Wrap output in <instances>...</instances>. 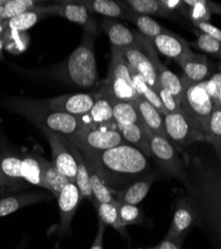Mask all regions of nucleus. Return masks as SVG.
<instances>
[{
	"label": "nucleus",
	"instance_id": "nucleus-42",
	"mask_svg": "<svg viewBox=\"0 0 221 249\" xmlns=\"http://www.w3.org/2000/svg\"><path fill=\"white\" fill-rule=\"evenodd\" d=\"M156 94L159 97L160 101H162V104L164 105L165 109L167 110L168 114L169 113L177 112V111L180 110L179 104L177 103V101L174 98V96L170 91L165 89L162 85L159 84V83H158V85H157Z\"/></svg>",
	"mask_w": 221,
	"mask_h": 249
},
{
	"label": "nucleus",
	"instance_id": "nucleus-16",
	"mask_svg": "<svg viewBox=\"0 0 221 249\" xmlns=\"http://www.w3.org/2000/svg\"><path fill=\"white\" fill-rule=\"evenodd\" d=\"M119 50L122 52L128 63L145 79V81L156 93L158 85L157 76L152 62L147 55L138 48V46Z\"/></svg>",
	"mask_w": 221,
	"mask_h": 249
},
{
	"label": "nucleus",
	"instance_id": "nucleus-34",
	"mask_svg": "<svg viewBox=\"0 0 221 249\" xmlns=\"http://www.w3.org/2000/svg\"><path fill=\"white\" fill-rule=\"evenodd\" d=\"M126 20H129V21L136 24V26L139 29L140 34L144 35L149 40H153V38L163 34L168 30L160 24H158L151 16L137 14L132 12L129 9H127Z\"/></svg>",
	"mask_w": 221,
	"mask_h": 249
},
{
	"label": "nucleus",
	"instance_id": "nucleus-47",
	"mask_svg": "<svg viewBox=\"0 0 221 249\" xmlns=\"http://www.w3.org/2000/svg\"><path fill=\"white\" fill-rule=\"evenodd\" d=\"M105 230H106V224L101 219H99V228L97 231V235H96L94 243L90 249H104L103 248V238H104Z\"/></svg>",
	"mask_w": 221,
	"mask_h": 249
},
{
	"label": "nucleus",
	"instance_id": "nucleus-23",
	"mask_svg": "<svg viewBox=\"0 0 221 249\" xmlns=\"http://www.w3.org/2000/svg\"><path fill=\"white\" fill-rule=\"evenodd\" d=\"M136 103V108L139 116L142 118L145 126L151 130L153 134L166 137L165 120L164 116L160 114L153 106L143 98H138ZM167 138V137H166Z\"/></svg>",
	"mask_w": 221,
	"mask_h": 249
},
{
	"label": "nucleus",
	"instance_id": "nucleus-25",
	"mask_svg": "<svg viewBox=\"0 0 221 249\" xmlns=\"http://www.w3.org/2000/svg\"><path fill=\"white\" fill-rule=\"evenodd\" d=\"M88 121L84 124H107L116 126L113 113V102L104 95L98 92V98L89 114L86 116Z\"/></svg>",
	"mask_w": 221,
	"mask_h": 249
},
{
	"label": "nucleus",
	"instance_id": "nucleus-5",
	"mask_svg": "<svg viewBox=\"0 0 221 249\" xmlns=\"http://www.w3.org/2000/svg\"><path fill=\"white\" fill-rule=\"evenodd\" d=\"M180 81L183 84V93L179 107L193 126L207 140L214 103L207 94L204 82L192 83L185 76L180 78Z\"/></svg>",
	"mask_w": 221,
	"mask_h": 249
},
{
	"label": "nucleus",
	"instance_id": "nucleus-9",
	"mask_svg": "<svg viewBox=\"0 0 221 249\" xmlns=\"http://www.w3.org/2000/svg\"><path fill=\"white\" fill-rule=\"evenodd\" d=\"M164 120L166 137L179 154L194 142H206L204 135L193 126L182 109L177 112L169 113Z\"/></svg>",
	"mask_w": 221,
	"mask_h": 249
},
{
	"label": "nucleus",
	"instance_id": "nucleus-37",
	"mask_svg": "<svg viewBox=\"0 0 221 249\" xmlns=\"http://www.w3.org/2000/svg\"><path fill=\"white\" fill-rule=\"evenodd\" d=\"M46 16L47 15L37 10V5H36L34 10L27 11L14 18L9 19L6 22V25L10 31L22 32L34 26L39 20H41L43 17H46Z\"/></svg>",
	"mask_w": 221,
	"mask_h": 249
},
{
	"label": "nucleus",
	"instance_id": "nucleus-4",
	"mask_svg": "<svg viewBox=\"0 0 221 249\" xmlns=\"http://www.w3.org/2000/svg\"><path fill=\"white\" fill-rule=\"evenodd\" d=\"M96 37L84 32L81 43L71 53L61 68L62 77L78 88L92 89L99 83L94 53Z\"/></svg>",
	"mask_w": 221,
	"mask_h": 249
},
{
	"label": "nucleus",
	"instance_id": "nucleus-29",
	"mask_svg": "<svg viewBox=\"0 0 221 249\" xmlns=\"http://www.w3.org/2000/svg\"><path fill=\"white\" fill-rule=\"evenodd\" d=\"M83 154V153H82ZM84 159L86 160L88 171H89V176H90V182H91V188H92V193L94 196V200H97L99 202H108V203H118L116 197L114 196L113 193L111 190L106 185L105 181L103 178L100 176L98 173L97 169L95 168V165L91 159L84 155Z\"/></svg>",
	"mask_w": 221,
	"mask_h": 249
},
{
	"label": "nucleus",
	"instance_id": "nucleus-38",
	"mask_svg": "<svg viewBox=\"0 0 221 249\" xmlns=\"http://www.w3.org/2000/svg\"><path fill=\"white\" fill-rule=\"evenodd\" d=\"M118 212L119 222L123 227L133 224H140L143 222L142 212L136 205L118 202Z\"/></svg>",
	"mask_w": 221,
	"mask_h": 249
},
{
	"label": "nucleus",
	"instance_id": "nucleus-12",
	"mask_svg": "<svg viewBox=\"0 0 221 249\" xmlns=\"http://www.w3.org/2000/svg\"><path fill=\"white\" fill-rule=\"evenodd\" d=\"M98 98L97 93L68 94L46 101L47 105L57 112H62L76 117H86Z\"/></svg>",
	"mask_w": 221,
	"mask_h": 249
},
{
	"label": "nucleus",
	"instance_id": "nucleus-52",
	"mask_svg": "<svg viewBox=\"0 0 221 249\" xmlns=\"http://www.w3.org/2000/svg\"><path fill=\"white\" fill-rule=\"evenodd\" d=\"M150 249H157V246H155V247H153V248H150Z\"/></svg>",
	"mask_w": 221,
	"mask_h": 249
},
{
	"label": "nucleus",
	"instance_id": "nucleus-41",
	"mask_svg": "<svg viewBox=\"0 0 221 249\" xmlns=\"http://www.w3.org/2000/svg\"><path fill=\"white\" fill-rule=\"evenodd\" d=\"M188 6L187 18L193 23L209 22L211 13L206 7L204 0H184Z\"/></svg>",
	"mask_w": 221,
	"mask_h": 249
},
{
	"label": "nucleus",
	"instance_id": "nucleus-3",
	"mask_svg": "<svg viewBox=\"0 0 221 249\" xmlns=\"http://www.w3.org/2000/svg\"><path fill=\"white\" fill-rule=\"evenodd\" d=\"M14 110L34 123L44 132H52L67 139L82 129L81 118L52 110L46 101L20 99L13 102Z\"/></svg>",
	"mask_w": 221,
	"mask_h": 249
},
{
	"label": "nucleus",
	"instance_id": "nucleus-32",
	"mask_svg": "<svg viewBox=\"0 0 221 249\" xmlns=\"http://www.w3.org/2000/svg\"><path fill=\"white\" fill-rule=\"evenodd\" d=\"M129 70L133 80V84L135 86V89L138 97L148 101L152 106H153L160 114H162L164 117H166L168 115V112L165 109L164 105L162 104V101H160L157 94L145 81V79L140 76L130 64H129Z\"/></svg>",
	"mask_w": 221,
	"mask_h": 249
},
{
	"label": "nucleus",
	"instance_id": "nucleus-13",
	"mask_svg": "<svg viewBox=\"0 0 221 249\" xmlns=\"http://www.w3.org/2000/svg\"><path fill=\"white\" fill-rule=\"evenodd\" d=\"M45 134L52 151V163L70 181L75 182L77 176V162L73 154L64 142L62 136L52 132H45Z\"/></svg>",
	"mask_w": 221,
	"mask_h": 249
},
{
	"label": "nucleus",
	"instance_id": "nucleus-48",
	"mask_svg": "<svg viewBox=\"0 0 221 249\" xmlns=\"http://www.w3.org/2000/svg\"><path fill=\"white\" fill-rule=\"evenodd\" d=\"M204 3H205L206 7L208 8V10L210 11L211 14L215 13V14L221 15V4L209 1V0H204Z\"/></svg>",
	"mask_w": 221,
	"mask_h": 249
},
{
	"label": "nucleus",
	"instance_id": "nucleus-43",
	"mask_svg": "<svg viewBox=\"0 0 221 249\" xmlns=\"http://www.w3.org/2000/svg\"><path fill=\"white\" fill-rule=\"evenodd\" d=\"M204 83L207 94L209 95L213 103L217 104L221 96V72L215 73L207 80L204 81Z\"/></svg>",
	"mask_w": 221,
	"mask_h": 249
},
{
	"label": "nucleus",
	"instance_id": "nucleus-51",
	"mask_svg": "<svg viewBox=\"0 0 221 249\" xmlns=\"http://www.w3.org/2000/svg\"><path fill=\"white\" fill-rule=\"evenodd\" d=\"M217 104H218V105H220V106H221V96H220V98H219V101H218V103H217Z\"/></svg>",
	"mask_w": 221,
	"mask_h": 249
},
{
	"label": "nucleus",
	"instance_id": "nucleus-18",
	"mask_svg": "<svg viewBox=\"0 0 221 249\" xmlns=\"http://www.w3.org/2000/svg\"><path fill=\"white\" fill-rule=\"evenodd\" d=\"M177 64L183 69L184 76L192 83H202L208 79L210 67L204 55L195 54L192 51L180 59Z\"/></svg>",
	"mask_w": 221,
	"mask_h": 249
},
{
	"label": "nucleus",
	"instance_id": "nucleus-8",
	"mask_svg": "<svg viewBox=\"0 0 221 249\" xmlns=\"http://www.w3.org/2000/svg\"><path fill=\"white\" fill-rule=\"evenodd\" d=\"M147 130L151 158L158 163L160 169L168 176L179 180L186 188L188 178L179 153L166 137L155 135L148 128Z\"/></svg>",
	"mask_w": 221,
	"mask_h": 249
},
{
	"label": "nucleus",
	"instance_id": "nucleus-17",
	"mask_svg": "<svg viewBox=\"0 0 221 249\" xmlns=\"http://www.w3.org/2000/svg\"><path fill=\"white\" fill-rule=\"evenodd\" d=\"M153 47L165 56L178 62L188 52H190L189 44L187 41L176 34L167 30L163 34L150 40Z\"/></svg>",
	"mask_w": 221,
	"mask_h": 249
},
{
	"label": "nucleus",
	"instance_id": "nucleus-22",
	"mask_svg": "<svg viewBox=\"0 0 221 249\" xmlns=\"http://www.w3.org/2000/svg\"><path fill=\"white\" fill-rule=\"evenodd\" d=\"M50 199V196L41 192H31L0 198V217L11 214L30 204Z\"/></svg>",
	"mask_w": 221,
	"mask_h": 249
},
{
	"label": "nucleus",
	"instance_id": "nucleus-15",
	"mask_svg": "<svg viewBox=\"0 0 221 249\" xmlns=\"http://www.w3.org/2000/svg\"><path fill=\"white\" fill-rule=\"evenodd\" d=\"M58 199L59 212H60V232L64 233L70 230V225L78 206L83 199L77 184L70 181L60 193Z\"/></svg>",
	"mask_w": 221,
	"mask_h": 249
},
{
	"label": "nucleus",
	"instance_id": "nucleus-46",
	"mask_svg": "<svg viewBox=\"0 0 221 249\" xmlns=\"http://www.w3.org/2000/svg\"><path fill=\"white\" fill-rule=\"evenodd\" d=\"M183 244L184 240L167 234L165 239L157 245V249H182Z\"/></svg>",
	"mask_w": 221,
	"mask_h": 249
},
{
	"label": "nucleus",
	"instance_id": "nucleus-24",
	"mask_svg": "<svg viewBox=\"0 0 221 249\" xmlns=\"http://www.w3.org/2000/svg\"><path fill=\"white\" fill-rule=\"evenodd\" d=\"M21 162L22 158L16 154L7 151L0 154V176L5 185L24 181L21 175Z\"/></svg>",
	"mask_w": 221,
	"mask_h": 249
},
{
	"label": "nucleus",
	"instance_id": "nucleus-6",
	"mask_svg": "<svg viewBox=\"0 0 221 249\" xmlns=\"http://www.w3.org/2000/svg\"><path fill=\"white\" fill-rule=\"evenodd\" d=\"M111 61L107 78L99 93L112 102H136L138 95L133 84L129 63L118 48H111Z\"/></svg>",
	"mask_w": 221,
	"mask_h": 249
},
{
	"label": "nucleus",
	"instance_id": "nucleus-35",
	"mask_svg": "<svg viewBox=\"0 0 221 249\" xmlns=\"http://www.w3.org/2000/svg\"><path fill=\"white\" fill-rule=\"evenodd\" d=\"M95 209L98 213L99 219H101L106 225H111L116 231H118L120 234L126 236L127 231L126 228L122 226L119 218L118 212V203H108V202H99L94 200L93 202Z\"/></svg>",
	"mask_w": 221,
	"mask_h": 249
},
{
	"label": "nucleus",
	"instance_id": "nucleus-28",
	"mask_svg": "<svg viewBox=\"0 0 221 249\" xmlns=\"http://www.w3.org/2000/svg\"><path fill=\"white\" fill-rule=\"evenodd\" d=\"M39 160L42 167L43 179L46 185V190H48L57 198L70 180L55 168L52 161H48L40 154Z\"/></svg>",
	"mask_w": 221,
	"mask_h": 249
},
{
	"label": "nucleus",
	"instance_id": "nucleus-11",
	"mask_svg": "<svg viewBox=\"0 0 221 249\" xmlns=\"http://www.w3.org/2000/svg\"><path fill=\"white\" fill-rule=\"evenodd\" d=\"M136 36L138 48L147 55V57L152 62L157 76L158 83L165 89L170 91L179 104L180 97H182L183 93L182 81H180V79L174 73H172L169 68H167V66L163 62L158 59V56L154 50L153 45L148 38L137 32H136Z\"/></svg>",
	"mask_w": 221,
	"mask_h": 249
},
{
	"label": "nucleus",
	"instance_id": "nucleus-31",
	"mask_svg": "<svg viewBox=\"0 0 221 249\" xmlns=\"http://www.w3.org/2000/svg\"><path fill=\"white\" fill-rule=\"evenodd\" d=\"M21 175L24 181L40 188L46 189L43 179L42 167L40 163L39 154H27L22 157Z\"/></svg>",
	"mask_w": 221,
	"mask_h": 249
},
{
	"label": "nucleus",
	"instance_id": "nucleus-49",
	"mask_svg": "<svg viewBox=\"0 0 221 249\" xmlns=\"http://www.w3.org/2000/svg\"><path fill=\"white\" fill-rule=\"evenodd\" d=\"M5 45V37L3 36H0V55L2 53V49Z\"/></svg>",
	"mask_w": 221,
	"mask_h": 249
},
{
	"label": "nucleus",
	"instance_id": "nucleus-14",
	"mask_svg": "<svg viewBox=\"0 0 221 249\" xmlns=\"http://www.w3.org/2000/svg\"><path fill=\"white\" fill-rule=\"evenodd\" d=\"M196 223V213L194 206L187 196L177 198L175 211L168 235L185 241L189 231Z\"/></svg>",
	"mask_w": 221,
	"mask_h": 249
},
{
	"label": "nucleus",
	"instance_id": "nucleus-10",
	"mask_svg": "<svg viewBox=\"0 0 221 249\" xmlns=\"http://www.w3.org/2000/svg\"><path fill=\"white\" fill-rule=\"evenodd\" d=\"M37 10L45 15H59L69 21L82 26L85 33L97 36L99 26L93 13L78 1H64L61 4L49 6H38Z\"/></svg>",
	"mask_w": 221,
	"mask_h": 249
},
{
	"label": "nucleus",
	"instance_id": "nucleus-45",
	"mask_svg": "<svg viewBox=\"0 0 221 249\" xmlns=\"http://www.w3.org/2000/svg\"><path fill=\"white\" fill-rule=\"evenodd\" d=\"M193 25L198 30H200V32H203L221 42V30L216 26L212 25L210 22H197L193 23Z\"/></svg>",
	"mask_w": 221,
	"mask_h": 249
},
{
	"label": "nucleus",
	"instance_id": "nucleus-26",
	"mask_svg": "<svg viewBox=\"0 0 221 249\" xmlns=\"http://www.w3.org/2000/svg\"><path fill=\"white\" fill-rule=\"evenodd\" d=\"M89 9L92 13L103 15L106 18H127V8L123 1L114 0H84L78 1Z\"/></svg>",
	"mask_w": 221,
	"mask_h": 249
},
{
	"label": "nucleus",
	"instance_id": "nucleus-27",
	"mask_svg": "<svg viewBox=\"0 0 221 249\" xmlns=\"http://www.w3.org/2000/svg\"><path fill=\"white\" fill-rule=\"evenodd\" d=\"M118 130L127 143L136 147V149L140 150L148 157L151 158L150 149H149L148 130H147V127L145 126L144 122L131 124H128V126L122 127Z\"/></svg>",
	"mask_w": 221,
	"mask_h": 249
},
{
	"label": "nucleus",
	"instance_id": "nucleus-7",
	"mask_svg": "<svg viewBox=\"0 0 221 249\" xmlns=\"http://www.w3.org/2000/svg\"><path fill=\"white\" fill-rule=\"evenodd\" d=\"M68 140L85 153L103 152L126 143L117 127L107 124H84L82 129Z\"/></svg>",
	"mask_w": 221,
	"mask_h": 249
},
{
	"label": "nucleus",
	"instance_id": "nucleus-19",
	"mask_svg": "<svg viewBox=\"0 0 221 249\" xmlns=\"http://www.w3.org/2000/svg\"><path fill=\"white\" fill-rule=\"evenodd\" d=\"M102 26L113 47L125 49L137 46L136 32L130 30L127 26L117 20L105 18L102 21Z\"/></svg>",
	"mask_w": 221,
	"mask_h": 249
},
{
	"label": "nucleus",
	"instance_id": "nucleus-40",
	"mask_svg": "<svg viewBox=\"0 0 221 249\" xmlns=\"http://www.w3.org/2000/svg\"><path fill=\"white\" fill-rule=\"evenodd\" d=\"M36 4L31 0H8L2 6L1 19H11L27 11L34 10Z\"/></svg>",
	"mask_w": 221,
	"mask_h": 249
},
{
	"label": "nucleus",
	"instance_id": "nucleus-44",
	"mask_svg": "<svg viewBox=\"0 0 221 249\" xmlns=\"http://www.w3.org/2000/svg\"><path fill=\"white\" fill-rule=\"evenodd\" d=\"M160 3L169 11L175 14V12L182 13L185 17L187 18L188 6L183 0H160Z\"/></svg>",
	"mask_w": 221,
	"mask_h": 249
},
{
	"label": "nucleus",
	"instance_id": "nucleus-39",
	"mask_svg": "<svg viewBox=\"0 0 221 249\" xmlns=\"http://www.w3.org/2000/svg\"><path fill=\"white\" fill-rule=\"evenodd\" d=\"M196 41L191 43H188L189 45L193 46L194 48L204 51L207 54L213 55L215 57H218L221 59V42L203 32H196Z\"/></svg>",
	"mask_w": 221,
	"mask_h": 249
},
{
	"label": "nucleus",
	"instance_id": "nucleus-50",
	"mask_svg": "<svg viewBox=\"0 0 221 249\" xmlns=\"http://www.w3.org/2000/svg\"><path fill=\"white\" fill-rule=\"evenodd\" d=\"M2 186H5V182L3 180V178L0 176V188H2Z\"/></svg>",
	"mask_w": 221,
	"mask_h": 249
},
{
	"label": "nucleus",
	"instance_id": "nucleus-20",
	"mask_svg": "<svg viewBox=\"0 0 221 249\" xmlns=\"http://www.w3.org/2000/svg\"><path fill=\"white\" fill-rule=\"evenodd\" d=\"M62 138L64 142L66 143V146L68 147L70 152L73 154L77 162V176H76L75 183L77 184L80 193H81L82 197L89 199L91 202H94V196L91 188L89 171H88V167H87L86 160L84 159V156L82 152L80 151L67 138L63 136Z\"/></svg>",
	"mask_w": 221,
	"mask_h": 249
},
{
	"label": "nucleus",
	"instance_id": "nucleus-33",
	"mask_svg": "<svg viewBox=\"0 0 221 249\" xmlns=\"http://www.w3.org/2000/svg\"><path fill=\"white\" fill-rule=\"evenodd\" d=\"M113 113L117 129L143 122L136 102H113Z\"/></svg>",
	"mask_w": 221,
	"mask_h": 249
},
{
	"label": "nucleus",
	"instance_id": "nucleus-30",
	"mask_svg": "<svg viewBox=\"0 0 221 249\" xmlns=\"http://www.w3.org/2000/svg\"><path fill=\"white\" fill-rule=\"evenodd\" d=\"M127 9L132 12L142 14V15H154L165 18H176V15L169 10H167L160 0H127L123 1Z\"/></svg>",
	"mask_w": 221,
	"mask_h": 249
},
{
	"label": "nucleus",
	"instance_id": "nucleus-36",
	"mask_svg": "<svg viewBox=\"0 0 221 249\" xmlns=\"http://www.w3.org/2000/svg\"><path fill=\"white\" fill-rule=\"evenodd\" d=\"M206 142L214 149L215 156L221 164V106L218 104H214Z\"/></svg>",
	"mask_w": 221,
	"mask_h": 249
},
{
	"label": "nucleus",
	"instance_id": "nucleus-2",
	"mask_svg": "<svg viewBox=\"0 0 221 249\" xmlns=\"http://www.w3.org/2000/svg\"><path fill=\"white\" fill-rule=\"evenodd\" d=\"M82 153L91 159L112 193L153 175L150 157L127 142L103 152Z\"/></svg>",
	"mask_w": 221,
	"mask_h": 249
},
{
	"label": "nucleus",
	"instance_id": "nucleus-21",
	"mask_svg": "<svg viewBox=\"0 0 221 249\" xmlns=\"http://www.w3.org/2000/svg\"><path fill=\"white\" fill-rule=\"evenodd\" d=\"M155 179L156 176L153 174L132 182L125 189L117 193V201L133 205L138 204L145 199Z\"/></svg>",
	"mask_w": 221,
	"mask_h": 249
},
{
	"label": "nucleus",
	"instance_id": "nucleus-1",
	"mask_svg": "<svg viewBox=\"0 0 221 249\" xmlns=\"http://www.w3.org/2000/svg\"><path fill=\"white\" fill-rule=\"evenodd\" d=\"M179 155L188 178L187 196L196 213L195 226L204 231L212 249H221V164L217 158L197 149L187 148Z\"/></svg>",
	"mask_w": 221,
	"mask_h": 249
}]
</instances>
